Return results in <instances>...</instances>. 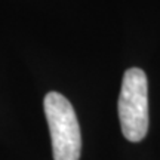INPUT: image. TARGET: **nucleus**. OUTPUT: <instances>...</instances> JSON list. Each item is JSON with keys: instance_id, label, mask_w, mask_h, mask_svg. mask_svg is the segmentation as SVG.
<instances>
[{"instance_id": "obj_1", "label": "nucleus", "mask_w": 160, "mask_h": 160, "mask_svg": "<svg viewBox=\"0 0 160 160\" xmlns=\"http://www.w3.org/2000/svg\"><path fill=\"white\" fill-rule=\"evenodd\" d=\"M119 120L123 137L139 142L148 131V82L141 68L125 71L119 97Z\"/></svg>"}, {"instance_id": "obj_2", "label": "nucleus", "mask_w": 160, "mask_h": 160, "mask_svg": "<svg viewBox=\"0 0 160 160\" xmlns=\"http://www.w3.org/2000/svg\"><path fill=\"white\" fill-rule=\"evenodd\" d=\"M43 107L51 132L53 160H79L82 137L71 102L58 92H49Z\"/></svg>"}]
</instances>
